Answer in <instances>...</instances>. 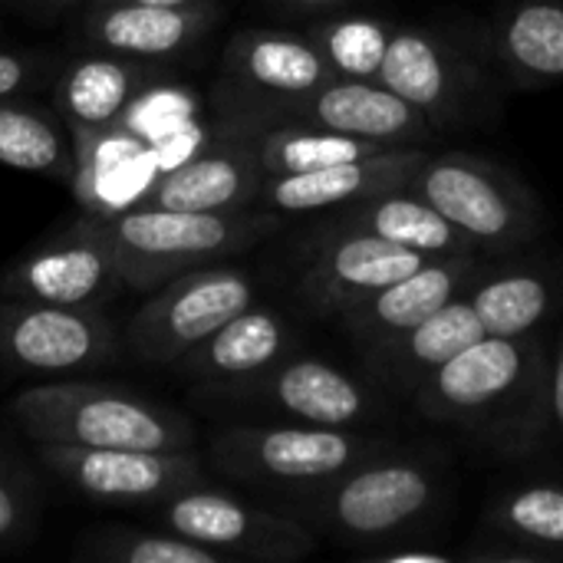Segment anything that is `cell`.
<instances>
[{
    "instance_id": "d590c367",
    "label": "cell",
    "mask_w": 563,
    "mask_h": 563,
    "mask_svg": "<svg viewBox=\"0 0 563 563\" xmlns=\"http://www.w3.org/2000/svg\"><path fill=\"white\" fill-rule=\"evenodd\" d=\"M277 13L284 16H307V20H317V16H330V13H343L350 10L353 3L360 0H267Z\"/></svg>"
},
{
    "instance_id": "8fae6325",
    "label": "cell",
    "mask_w": 563,
    "mask_h": 563,
    "mask_svg": "<svg viewBox=\"0 0 563 563\" xmlns=\"http://www.w3.org/2000/svg\"><path fill=\"white\" fill-rule=\"evenodd\" d=\"M162 528L221 551L231 561H300L317 548V531L300 518L254 508L208 485L185 488L155 505Z\"/></svg>"
},
{
    "instance_id": "1f68e13d",
    "label": "cell",
    "mask_w": 563,
    "mask_h": 563,
    "mask_svg": "<svg viewBox=\"0 0 563 563\" xmlns=\"http://www.w3.org/2000/svg\"><path fill=\"white\" fill-rule=\"evenodd\" d=\"M40 525L36 478L0 445V548H23Z\"/></svg>"
},
{
    "instance_id": "e0dca14e",
    "label": "cell",
    "mask_w": 563,
    "mask_h": 563,
    "mask_svg": "<svg viewBox=\"0 0 563 563\" xmlns=\"http://www.w3.org/2000/svg\"><path fill=\"white\" fill-rule=\"evenodd\" d=\"M280 125H313L356 139L379 142L386 148L429 145L439 132L412 102L383 86L379 79L333 76L313 96L297 102Z\"/></svg>"
},
{
    "instance_id": "484cf974",
    "label": "cell",
    "mask_w": 563,
    "mask_h": 563,
    "mask_svg": "<svg viewBox=\"0 0 563 563\" xmlns=\"http://www.w3.org/2000/svg\"><path fill=\"white\" fill-rule=\"evenodd\" d=\"M323 228L333 231H366L389 244L419 251L426 257H465L478 254L475 244L429 201L412 195L406 185L373 195L366 201L336 208L333 218L323 221ZM485 257V254H482Z\"/></svg>"
},
{
    "instance_id": "ac0fdd59",
    "label": "cell",
    "mask_w": 563,
    "mask_h": 563,
    "mask_svg": "<svg viewBox=\"0 0 563 563\" xmlns=\"http://www.w3.org/2000/svg\"><path fill=\"white\" fill-rule=\"evenodd\" d=\"M432 155L429 145L416 148H386L356 162H340L313 172L294 175H264L254 208L277 214H310V211H336L373 195L402 188Z\"/></svg>"
},
{
    "instance_id": "30bf717a",
    "label": "cell",
    "mask_w": 563,
    "mask_h": 563,
    "mask_svg": "<svg viewBox=\"0 0 563 563\" xmlns=\"http://www.w3.org/2000/svg\"><path fill=\"white\" fill-rule=\"evenodd\" d=\"M208 396L224 406L261 409L287 416L294 422L343 429H356L383 412V389L373 379L353 376L327 360L300 353H287L254 376L214 383L208 386Z\"/></svg>"
},
{
    "instance_id": "9a60e30c",
    "label": "cell",
    "mask_w": 563,
    "mask_h": 563,
    "mask_svg": "<svg viewBox=\"0 0 563 563\" xmlns=\"http://www.w3.org/2000/svg\"><path fill=\"white\" fill-rule=\"evenodd\" d=\"M119 290H125V280L112 251L79 228H69L59 241L20 257L0 274V300L102 307Z\"/></svg>"
},
{
    "instance_id": "277c9868",
    "label": "cell",
    "mask_w": 563,
    "mask_h": 563,
    "mask_svg": "<svg viewBox=\"0 0 563 563\" xmlns=\"http://www.w3.org/2000/svg\"><path fill=\"white\" fill-rule=\"evenodd\" d=\"M10 419L33 442L188 452L195 426L165 402L96 383H40L13 396Z\"/></svg>"
},
{
    "instance_id": "4fadbf2b",
    "label": "cell",
    "mask_w": 563,
    "mask_h": 563,
    "mask_svg": "<svg viewBox=\"0 0 563 563\" xmlns=\"http://www.w3.org/2000/svg\"><path fill=\"white\" fill-rule=\"evenodd\" d=\"M36 462L66 482L73 492L106 505L155 508L165 498L208 485L201 462L191 452H142V449H92L36 442Z\"/></svg>"
},
{
    "instance_id": "836d02e7",
    "label": "cell",
    "mask_w": 563,
    "mask_h": 563,
    "mask_svg": "<svg viewBox=\"0 0 563 563\" xmlns=\"http://www.w3.org/2000/svg\"><path fill=\"white\" fill-rule=\"evenodd\" d=\"M53 59L43 53H16V49H0V99L20 96L23 89L36 86L40 76L49 69Z\"/></svg>"
},
{
    "instance_id": "9c48e42d",
    "label": "cell",
    "mask_w": 563,
    "mask_h": 563,
    "mask_svg": "<svg viewBox=\"0 0 563 563\" xmlns=\"http://www.w3.org/2000/svg\"><path fill=\"white\" fill-rule=\"evenodd\" d=\"M257 303V280L241 267L201 264L162 287L129 317L125 346L148 366H175L231 317Z\"/></svg>"
},
{
    "instance_id": "d6a6232c",
    "label": "cell",
    "mask_w": 563,
    "mask_h": 563,
    "mask_svg": "<svg viewBox=\"0 0 563 563\" xmlns=\"http://www.w3.org/2000/svg\"><path fill=\"white\" fill-rule=\"evenodd\" d=\"M554 445H563V336L548 360V376L541 386L538 419H534V452Z\"/></svg>"
},
{
    "instance_id": "f546056e",
    "label": "cell",
    "mask_w": 563,
    "mask_h": 563,
    "mask_svg": "<svg viewBox=\"0 0 563 563\" xmlns=\"http://www.w3.org/2000/svg\"><path fill=\"white\" fill-rule=\"evenodd\" d=\"M393 26H396L393 20L343 10V13L310 20L307 36L320 46V53L327 56L336 76L376 79Z\"/></svg>"
},
{
    "instance_id": "7402d4cb",
    "label": "cell",
    "mask_w": 563,
    "mask_h": 563,
    "mask_svg": "<svg viewBox=\"0 0 563 563\" xmlns=\"http://www.w3.org/2000/svg\"><path fill=\"white\" fill-rule=\"evenodd\" d=\"M485 336V327L468 303V297H455L442 310H435L419 327L363 350V376L373 379L383 393L393 396H412V389L435 373L442 363H449L455 353L472 346Z\"/></svg>"
},
{
    "instance_id": "d6986e66",
    "label": "cell",
    "mask_w": 563,
    "mask_h": 563,
    "mask_svg": "<svg viewBox=\"0 0 563 563\" xmlns=\"http://www.w3.org/2000/svg\"><path fill=\"white\" fill-rule=\"evenodd\" d=\"M495 257L465 254V257H432L409 277L383 287L369 300H363L356 310L340 317L343 333L363 350L379 346L422 320H429L435 310L452 303L455 297L468 294V287L488 271Z\"/></svg>"
},
{
    "instance_id": "f1b7e54d",
    "label": "cell",
    "mask_w": 563,
    "mask_h": 563,
    "mask_svg": "<svg viewBox=\"0 0 563 563\" xmlns=\"http://www.w3.org/2000/svg\"><path fill=\"white\" fill-rule=\"evenodd\" d=\"M257 135V155L267 175H294V172H313L340 162H356L376 152H386V145L313 129V125H271L254 132Z\"/></svg>"
},
{
    "instance_id": "7c38bea8",
    "label": "cell",
    "mask_w": 563,
    "mask_h": 563,
    "mask_svg": "<svg viewBox=\"0 0 563 563\" xmlns=\"http://www.w3.org/2000/svg\"><path fill=\"white\" fill-rule=\"evenodd\" d=\"M432 257L389 244L366 231H333L317 224L303 241L297 294L317 317H346L383 287L409 277Z\"/></svg>"
},
{
    "instance_id": "5b68a950",
    "label": "cell",
    "mask_w": 563,
    "mask_h": 563,
    "mask_svg": "<svg viewBox=\"0 0 563 563\" xmlns=\"http://www.w3.org/2000/svg\"><path fill=\"white\" fill-rule=\"evenodd\" d=\"M406 188L442 211L478 254L495 261L525 251L548 228L538 191L518 172L472 152L429 155Z\"/></svg>"
},
{
    "instance_id": "4316f807",
    "label": "cell",
    "mask_w": 563,
    "mask_h": 563,
    "mask_svg": "<svg viewBox=\"0 0 563 563\" xmlns=\"http://www.w3.org/2000/svg\"><path fill=\"white\" fill-rule=\"evenodd\" d=\"M0 165L66 185H76L82 168L76 139L59 109L53 112L20 96L0 99Z\"/></svg>"
},
{
    "instance_id": "8d00e7d4",
    "label": "cell",
    "mask_w": 563,
    "mask_h": 563,
    "mask_svg": "<svg viewBox=\"0 0 563 563\" xmlns=\"http://www.w3.org/2000/svg\"><path fill=\"white\" fill-rule=\"evenodd\" d=\"M96 3H148V7H198L208 0H96Z\"/></svg>"
},
{
    "instance_id": "e575fe53",
    "label": "cell",
    "mask_w": 563,
    "mask_h": 563,
    "mask_svg": "<svg viewBox=\"0 0 563 563\" xmlns=\"http://www.w3.org/2000/svg\"><path fill=\"white\" fill-rule=\"evenodd\" d=\"M363 561L369 563H449L459 561V554L452 551H439V548H399V541L383 544V548H373L363 554Z\"/></svg>"
},
{
    "instance_id": "4dcf8cb0",
    "label": "cell",
    "mask_w": 563,
    "mask_h": 563,
    "mask_svg": "<svg viewBox=\"0 0 563 563\" xmlns=\"http://www.w3.org/2000/svg\"><path fill=\"white\" fill-rule=\"evenodd\" d=\"M76 558L99 563H231L214 548L195 544L175 531H139L125 525H109L86 534Z\"/></svg>"
},
{
    "instance_id": "6da1fadb",
    "label": "cell",
    "mask_w": 563,
    "mask_h": 563,
    "mask_svg": "<svg viewBox=\"0 0 563 563\" xmlns=\"http://www.w3.org/2000/svg\"><path fill=\"white\" fill-rule=\"evenodd\" d=\"M548 346L531 336L485 333L412 389V406L445 426L472 429L508 459L534 455L538 399L548 376Z\"/></svg>"
},
{
    "instance_id": "ba28073f",
    "label": "cell",
    "mask_w": 563,
    "mask_h": 563,
    "mask_svg": "<svg viewBox=\"0 0 563 563\" xmlns=\"http://www.w3.org/2000/svg\"><path fill=\"white\" fill-rule=\"evenodd\" d=\"M320 46L294 30H241L228 40L218 79L224 132L254 135L280 125L284 115L333 79Z\"/></svg>"
},
{
    "instance_id": "83f0119b",
    "label": "cell",
    "mask_w": 563,
    "mask_h": 563,
    "mask_svg": "<svg viewBox=\"0 0 563 563\" xmlns=\"http://www.w3.org/2000/svg\"><path fill=\"white\" fill-rule=\"evenodd\" d=\"M478 534L521 544L541 563L563 561V482H525L498 492L482 515Z\"/></svg>"
},
{
    "instance_id": "cb8c5ba5",
    "label": "cell",
    "mask_w": 563,
    "mask_h": 563,
    "mask_svg": "<svg viewBox=\"0 0 563 563\" xmlns=\"http://www.w3.org/2000/svg\"><path fill=\"white\" fill-rule=\"evenodd\" d=\"M294 350V327L271 307H247L185 353L172 369L201 386L254 376Z\"/></svg>"
},
{
    "instance_id": "5bb4252c",
    "label": "cell",
    "mask_w": 563,
    "mask_h": 563,
    "mask_svg": "<svg viewBox=\"0 0 563 563\" xmlns=\"http://www.w3.org/2000/svg\"><path fill=\"white\" fill-rule=\"evenodd\" d=\"M119 336L102 307L0 300V363L36 376H73L112 363Z\"/></svg>"
},
{
    "instance_id": "ffe728a7",
    "label": "cell",
    "mask_w": 563,
    "mask_h": 563,
    "mask_svg": "<svg viewBox=\"0 0 563 563\" xmlns=\"http://www.w3.org/2000/svg\"><path fill=\"white\" fill-rule=\"evenodd\" d=\"M155 69L145 59L119 53H92L73 59L56 79V109L66 119L76 148H89L99 135L125 122L132 106L152 89Z\"/></svg>"
},
{
    "instance_id": "52a82bcc",
    "label": "cell",
    "mask_w": 563,
    "mask_h": 563,
    "mask_svg": "<svg viewBox=\"0 0 563 563\" xmlns=\"http://www.w3.org/2000/svg\"><path fill=\"white\" fill-rule=\"evenodd\" d=\"M396 445L343 426H224L211 435V462L221 475L257 485L303 492L323 485Z\"/></svg>"
},
{
    "instance_id": "7a4b0ae2",
    "label": "cell",
    "mask_w": 563,
    "mask_h": 563,
    "mask_svg": "<svg viewBox=\"0 0 563 563\" xmlns=\"http://www.w3.org/2000/svg\"><path fill=\"white\" fill-rule=\"evenodd\" d=\"M73 228L102 241L129 290H155L165 280L241 254L280 231V214L264 208L244 211H168V208H122L92 211Z\"/></svg>"
},
{
    "instance_id": "2e32d148",
    "label": "cell",
    "mask_w": 563,
    "mask_h": 563,
    "mask_svg": "<svg viewBox=\"0 0 563 563\" xmlns=\"http://www.w3.org/2000/svg\"><path fill=\"white\" fill-rule=\"evenodd\" d=\"M264 175L257 135L224 132L218 142H208L162 172L135 205L168 211H244L254 208Z\"/></svg>"
},
{
    "instance_id": "74e56055",
    "label": "cell",
    "mask_w": 563,
    "mask_h": 563,
    "mask_svg": "<svg viewBox=\"0 0 563 563\" xmlns=\"http://www.w3.org/2000/svg\"><path fill=\"white\" fill-rule=\"evenodd\" d=\"M30 3H40V7H73L79 0H30Z\"/></svg>"
},
{
    "instance_id": "d4e9b609",
    "label": "cell",
    "mask_w": 563,
    "mask_h": 563,
    "mask_svg": "<svg viewBox=\"0 0 563 563\" xmlns=\"http://www.w3.org/2000/svg\"><path fill=\"white\" fill-rule=\"evenodd\" d=\"M485 333L492 336H531L563 300V267L554 261H515L488 271L468 287Z\"/></svg>"
},
{
    "instance_id": "603a6c76",
    "label": "cell",
    "mask_w": 563,
    "mask_h": 563,
    "mask_svg": "<svg viewBox=\"0 0 563 563\" xmlns=\"http://www.w3.org/2000/svg\"><path fill=\"white\" fill-rule=\"evenodd\" d=\"M485 43L505 86H561L563 0H505L485 33Z\"/></svg>"
},
{
    "instance_id": "3957f363",
    "label": "cell",
    "mask_w": 563,
    "mask_h": 563,
    "mask_svg": "<svg viewBox=\"0 0 563 563\" xmlns=\"http://www.w3.org/2000/svg\"><path fill=\"white\" fill-rule=\"evenodd\" d=\"M442 492L445 475L439 455L396 445L323 485L294 492V511L317 534L383 548L432 518Z\"/></svg>"
},
{
    "instance_id": "8992f818",
    "label": "cell",
    "mask_w": 563,
    "mask_h": 563,
    "mask_svg": "<svg viewBox=\"0 0 563 563\" xmlns=\"http://www.w3.org/2000/svg\"><path fill=\"white\" fill-rule=\"evenodd\" d=\"M376 79L412 102L435 129L482 122L505 86L488 43L468 46L459 33L426 23H396Z\"/></svg>"
},
{
    "instance_id": "44dd1931",
    "label": "cell",
    "mask_w": 563,
    "mask_h": 563,
    "mask_svg": "<svg viewBox=\"0 0 563 563\" xmlns=\"http://www.w3.org/2000/svg\"><path fill=\"white\" fill-rule=\"evenodd\" d=\"M218 0L198 7H148V3H92L86 16V43L132 59H172L208 36L218 23Z\"/></svg>"
}]
</instances>
